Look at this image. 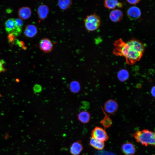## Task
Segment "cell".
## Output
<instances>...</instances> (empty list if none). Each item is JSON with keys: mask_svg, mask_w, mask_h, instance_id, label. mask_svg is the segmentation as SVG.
I'll return each instance as SVG.
<instances>
[{"mask_svg": "<svg viewBox=\"0 0 155 155\" xmlns=\"http://www.w3.org/2000/svg\"><path fill=\"white\" fill-rule=\"evenodd\" d=\"M123 14L121 10L118 9L113 10L110 12L109 17L111 20L115 22L120 21L122 19Z\"/></svg>", "mask_w": 155, "mask_h": 155, "instance_id": "12", "label": "cell"}, {"mask_svg": "<svg viewBox=\"0 0 155 155\" xmlns=\"http://www.w3.org/2000/svg\"><path fill=\"white\" fill-rule=\"evenodd\" d=\"M24 34L29 38L34 37L38 32V29L36 26L33 24H29L26 26L24 29Z\"/></svg>", "mask_w": 155, "mask_h": 155, "instance_id": "13", "label": "cell"}, {"mask_svg": "<svg viewBox=\"0 0 155 155\" xmlns=\"http://www.w3.org/2000/svg\"><path fill=\"white\" fill-rule=\"evenodd\" d=\"M37 12L39 19L40 20H43L47 18L49 12V9L47 5L42 4L38 7Z\"/></svg>", "mask_w": 155, "mask_h": 155, "instance_id": "10", "label": "cell"}, {"mask_svg": "<svg viewBox=\"0 0 155 155\" xmlns=\"http://www.w3.org/2000/svg\"><path fill=\"white\" fill-rule=\"evenodd\" d=\"M101 108L104 112L105 116L103 119L100 121V123L105 128H108L112 124V120L104 111L103 108L101 107Z\"/></svg>", "mask_w": 155, "mask_h": 155, "instance_id": "19", "label": "cell"}, {"mask_svg": "<svg viewBox=\"0 0 155 155\" xmlns=\"http://www.w3.org/2000/svg\"><path fill=\"white\" fill-rule=\"evenodd\" d=\"M128 17L131 20H135L139 18L141 15L140 9L135 6L129 7L127 11Z\"/></svg>", "mask_w": 155, "mask_h": 155, "instance_id": "8", "label": "cell"}, {"mask_svg": "<svg viewBox=\"0 0 155 155\" xmlns=\"http://www.w3.org/2000/svg\"><path fill=\"white\" fill-rule=\"evenodd\" d=\"M104 7L109 9H113L117 7L121 8L123 6L122 3L116 0H106L104 1Z\"/></svg>", "mask_w": 155, "mask_h": 155, "instance_id": "14", "label": "cell"}, {"mask_svg": "<svg viewBox=\"0 0 155 155\" xmlns=\"http://www.w3.org/2000/svg\"><path fill=\"white\" fill-rule=\"evenodd\" d=\"M16 36L12 34H9L8 36V39L9 42L11 44H13L15 41Z\"/></svg>", "mask_w": 155, "mask_h": 155, "instance_id": "24", "label": "cell"}, {"mask_svg": "<svg viewBox=\"0 0 155 155\" xmlns=\"http://www.w3.org/2000/svg\"><path fill=\"white\" fill-rule=\"evenodd\" d=\"M5 28L8 34H12L16 36L19 35L17 30L15 19L10 18L8 19L5 24Z\"/></svg>", "mask_w": 155, "mask_h": 155, "instance_id": "5", "label": "cell"}, {"mask_svg": "<svg viewBox=\"0 0 155 155\" xmlns=\"http://www.w3.org/2000/svg\"><path fill=\"white\" fill-rule=\"evenodd\" d=\"M15 23L17 31L20 35L22 32L23 26V21L20 18L15 19Z\"/></svg>", "mask_w": 155, "mask_h": 155, "instance_id": "22", "label": "cell"}, {"mask_svg": "<svg viewBox=\"0 0 155 155\" xmlns=\"http://www.w3.org/2000/svg\"><path fill=\"white\" fill-rule=\"evenodd\" d=\"M83 149L81 144L77 142L73 143L70 148V152L73 155H78L81 152Z\"/></svg>", "mask_w": 155, "mask_h": 155, "instance_id": "15", "label": "cell"}, {"mask_svg": "<svg viewBox=\"0 0 155 155\" xmlns=\"http://www.w3.org/2000/svg\"><path fill=\"white\" fill-rule=\"evenodd\" d=\"M117 76L119 80L122 82H124L128 78L129 76V73L126 69H122L118 72Z\"/></svg>", "mask_w": 155, "mask_h": 155, "instance_id": "18", "label": "cell"}, {"mask_svg": "<svg viewBox=\"0 0 155 155\" xmlns=\"http://www.w3.org/2000/svg\"><path fill=\"white\" fill-rule=\"evenodd\" d=\"M6 70V69L4 65L3 62L0 58V74L5 72Z\"/></svg>", "mask_w": 155, "mask_h": 155, "instance_id": "25", "label": "cell"}, {"mask_svg": "<svg viewBox=\"0 0 155 155\" xmlns=\"http://www.w3.org/2000/svg\"><path fill=\"white\" fill-rule=\"evenodd\" d=\"M118 107V103L115 100L109 99L105 102L103 109L106 113L113 114L116 112Z\"/></svg>", "mask_w": 155, "mask_h": 155, "instance_id": "7", "label": "cell"}, {"mask_svg": "<svg viewBox=\"0 0 155 155\" xmlns=\"http://www.w3.org/2000/svg\"><path fill=\"white\" fill-rule=\"evenodd\" d=\"M31 14L32 11L30 8L27 6L20 8L18 12V16L22 20L28 19L31 16Z\"/></svg>", "mask_w": 155, "mask_h": 155, "instance_id": "11", "label": "cell"}, {"mask_svg": "<svg viewBox=\"0 0 155 155\" xmlns=\"http://www.w3.org/2000/svg\"><path fill=\"white\" fill-rule=\"evenodd\" d=\"M114 45L113 53L116 56L123 57L126 63L130 65L140 60L145 50L143 44L135 39L125 42L119 38L115 41Z\"/></svg>", "mask_w": 155, "mask_h": 155, "instance_id": "1", "label": "cell"}, {"mask_svg": "<svg viewBox=\"0 0 155 155\" xmlns=\"http://www.w3.org/2000/svg\"><path fill=\"white\" fill-rule=\"evenodd\" d=\"M58 5L59 7L63 10L69 8L71 5L72 2L70 0H60L58 1Z\"/></svg>", "mask_w": 155, "mask_h": 155, "instance_id": "20", "label": "cell"}, {"mask_svg": "<svg viewBox=\"0 0 155 155\" xmlns=\"http://www.w3.org/2000/svg\"><path fill=\"white\" fill-rule=\"evenodd\" d=\"M94 155H115L113 153L105 151H100L95 153Z\"/></svg>", "mask_w": 155, "mask_h": 155, "instance_id": "23", "label": "cell"}, {"mask_svg": "<svg viewBox=\"0 0 155 155\" xmlns=\"http://www.w3.org/2000/svg\"><path fill=\"white\" fill-rule=\"evenodd\" d=\"M136 141L145 146L155 145V133L147 129L138 130L132 134Z\"/></svg>", "mask_w": 155, "mask_h": 155, "instance_id": "2", "label": "cell"}, {"mask_svg": "<svg viewBox=\"0 0 155 155\" xmlns=\"http://www.w3.org/2000/svg\"><path fill=\"white\" fill-rule=\"evenodd\" d=\"M84 22L86 28L89 32L98 29L101 23L99 16L95 14L87 16L84 19Z\"/></svg>", "mask_w": 155, "mask_h": 155, "instance_id": "3", "label": "cell"}, {"mask_svg": "<svg viewBox=\"0 0 155 155\" xmlns=\"http://www.w3.org/2000/svg\"><path fill=\"white\" fill-rule=\"evenodd\" d=\"M78 117L80 121L83 123H86L89 121L90 115L89 112L86 111H82L78 113Z\"/></svg>", "mask_w": 155, "mask_h": 155, "instance_id": "16", "label": "cell"}, {"mask_svg": "<svg viewBox=\"0 0 155 155\" xmlns=\"http://www.w3.org/2000/svg\"><path fill=\"white\" fill-rule=\"evenodd\" d=\"M17 43L18 45L20 47H22L23 48H25V46H24V42L22 41H17L16 42Z\"/></svg>", "mask_w": 155, "mask_h": 155, "instance_id": "27", "label": "cell"}, {"mask_svg": "<svg viewBox=\"0 0 155 155\" xmlns=\"http://www.w3.org/2000/svg\"><path fill=\"white\" fill-rule=\"evenodd\" d=\"M92 137L96 140L104 142L106 141L109 137L104 129L99 127H96L92 131Z\"/></svg>", "mask_w": 155, "mask_h": 155, "instance_id": "4", "label": "cell"}, {"mask_svg": "<svg viewBox=\"0 0 155 155\" xmlns=\"http://www.w3.org/2000/svg\"><path fill=\"white\" fill-rule=\"evenodd\" d=\"M140 0H127V1L129 3L131 4H136L139 3Z\"/></svg>", "mask_w": 155, "mask_h": 155, "instance_id": "26", "label": "cell"}, {"mask_svg": "<svg viewBox=\"0 0 155 155\" xmlns=\"http://www.w3.org/2000/svg\"><path fill=\"white\" fill-rule=\"evenodd\" d=\"M69 88L70 91L73 93L79 92L81 89L79 82L76 80H73L70 82L69 84Z\"/></svg>", "mask_w": 155, "mask_h": 155, "instance_id": "21", "label": "cell"}, {"mask_svg": "<svg viewBox=\"0 0 155 155\" xmlns=\"http://www.w3.org/2000/svg\"><path fill=\"white\" fill-rule=\"evenodd\" d=\"M151 92L152 95L154 97L155 96V86L152 87L151 89Z\"/></svg>", "mask_w": 155, "mask_h": 155, "instance_id": "28", "label": "cell"}, {"mask_svg": "<svg viewBox=\"0 0 155 155\" xmlns=\"http://www.w3.org/2000/svg\"><path fill=\"white\" fill-rule=\"evenodd\" d=\"M121 150L125 155H134L136 150L134 145L130 142H127L122 146Z\"/></svg>", "mask_w": 155, "mask_h": 155, "instance_id": "9", "label": "cell"}, {"mask_svg": "<svg viewBox=\"0 0 155 155\" xmlns=\"http://www.w3.org/2000/svg\"><path fill=\"white\" fill-rule=\"evenodd\" d=\"M1 94H0V98L1 97Z\"/></svg>", "mask_w": 155, "mask_h": 155, "instance_id": "29", "label": "cell"}, {"mask_svg": "<svg viewBox=\"0 0 155 155\" xmlns=\"http://www.w3.org/2000/svg\"><path fill=\"white\" fill-rule=\"evenodd\" d=\"M90 143L91 146L99 150H102L104 148L105 144L104 142L98 141L91 137Z\"/></svg>", "mask_w": 155, "mask_h": 155, "instance_id": "17", "label": "cell"}, {"mask_svg": "<svg viewBox=\"0 0 155 155\" xmlns=\"http://www.w3.org/2000/svg\"><path fill=\"white\" fill-rule=\"evenodd\" d=\"M39 47L42 51L45 53H48L53 50V45L50 39L45 38L40 40L39 43Z\"/></svg>", "mask_w": 155, "mask_h": 155, "instance_id": "6", "label": "cell"}]
</instances>
